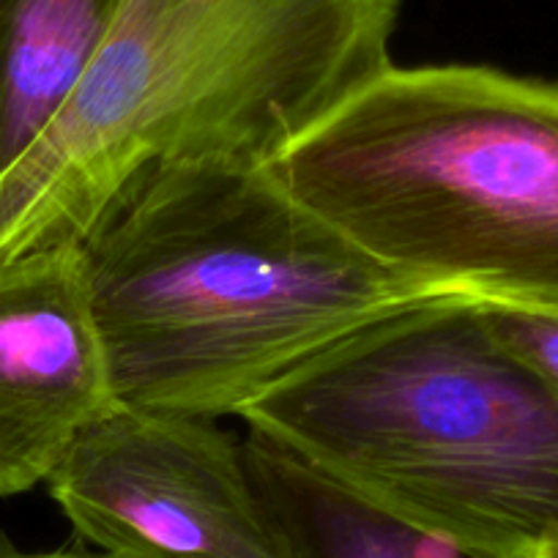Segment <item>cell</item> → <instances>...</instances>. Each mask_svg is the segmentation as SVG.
<instances>
[{
    "mask_svg": "<svg viewBox=\"0 0 558 558\" xmlns=\"http://www.w3.org/2000/svg\"><path fill=\"white\" fill-rule=\"evenodd\" d=\"M121 405L239 416L364 326L436 302L266 165H162L80 241Z\"/></svg>",
    "mask_w": 558,
    "mask_h": 558,
    "instance_id": "obj_1",
    "label": "cell"
},
{
    "mask_svg": "<svg viewBox=\"0 0 558 558\" xmlns=\"http://www.w3.org/2000/svg\"><path fill=\"white\" fill-rule=\"evenodd\" d=\"M400 0H121L88 72L0 181V260L83 241L162 165H266L391 66Z\"/></svg>",
    "mask_w": 558,
    "mask_h": 558,
    "instance_id": "obj_2",
    "label": "cell"
},
{
    "mask_svg": "<svg viewBox=\"0 0 558 558\" xmlns=\"http://www.w3.org/2000/svg\"><path fill=\"white\" fill-rule=\"evenodd\" d=\"M246 430L490 558L558 550V391L480 302L386 315L257 397Z\"/></svg>",
    "mask_w": 558,
    "mask_h": 558,
    "instance_id": "obj_3",
    "label": "cell"
},
{
    "mask_svg": "<svg viewBox=\"0 0 558 558\" xmlns=\"http://www.w3.org/2000/svg\"><path fill=\"white\" fill-rule=\"evenodd\" d=\"M266 168L413 286L558 310V83L391 63Z\"/></svg>",
    "mask_w": 558,
    "mask_h": 558,
    "instance_id": "obj_4",
    "label": "cell"
},
{
    "mask_svg": "<svg viewBox=\"0 0 558 558\" xmlns=\"http://www.w3.org/2000/svg\"><path fill=\"white\" fill-rule=\"evenodd\" d=\"M47 487L80 539L110 558H282L244 438L219 418L118 402Z\"/></svg>",
    "mask_w": 558,
    "mask_h": 558,
    "instance_id": "obj_5",
    "label": "cell"
},
{
    "mask_svg": "<svg viewBox=\"0 0 558 558\" xmlns=\"http://www.w3.org/2000/svg\"><path fill=\"white\" fill-rule=\"evenodd\" d=\"M118 405L80 241L0 260V498L50 480Z\"/></svg>",
    "mask_w": 558,
    "mask_h": 558,
    "instance_id": "obj_6",
    "label": "cell"
},
{
    "mask_svg": "<svg viewBox=\"0 0 558 558\" xmlns=\"http://www.w3.org/2000/svg\"><path fill=\"white\" fill-rule=\"evenodd\" d=\"M246 465L282 558H490L408 523L257 433Z\"/></svg>",
    "mask_w": 558,
    "mask_h": 558,
    "instance_id": "obj_7",
    "label": "cell"
},
{
    "mask_svg": "<svg viewBox=\"0 0 558 558\" xmlns=\"http://www.w3.org/2000/svg\"><path fill=\"white\" fill-rule=\"evenodd\" d=\"M121 0H0V181L88 72Z\"/></svg>",
    "mask_w": 558,
    "mask_h": 558,
    "instance_id": "obj_8",
    "label": "cell"
},
{
    "mask_svg": "<svg viewBox=\"0 0 558 558\" xmlns=\"http://www.w3.org/2000/svg\"><path fill=\"white\" fill-rule=\"evenodd\" d=\"M480 310L493 337L558 391V310L485 302Z\"/></svg>",
    "mask_w": 558,
    "mask_h": 558,
    "instance_id": "obj_9",
    "label": "cell"
},
{
    "mask_svg": "<svg viewBox=\"0 0 558 558\" xmlns=\"http://www.w3.org/2000/svg\"><path fill=\"white\" fill-rule=\"evenodd\" d=\"M0 558H110L105 553H83V550H56V553H20L12 545L0 542Z\"/></svg>",
    "mask_w": 558,
    "mask_h": 558,
    "instance_id": "obj_10",
    "label": "cell"
},
{
    "mask_svg": "<svg viewBox=\"0 0 558 558\" xmlns=\"http://www.w3.org/2000/svg\"><path fill=\"white\" fill-rule=\"evenodd\" d=\"M536 558H558V553L550 550V553H542V556H536Z\"/></svg>",
    "mask_w": 558,
    "mask_h": 558,
    "instance_id": "obj_11",
    "label": "cell"
},
{
    "mask_svg": "<svg viewBox=\"0 0 558 558\" xmlns=\"http://www.w3.org/2000/svg\"><path fill=\"white\" fill-rule=\"evenodd\" d=\"M556 553H558V550H556Z\"/></svg>",
    "mask_w": 558,
    "mask_h": 558,
    "instance_id": "obj_12",
    "label": "cell"
}]
</instances>
